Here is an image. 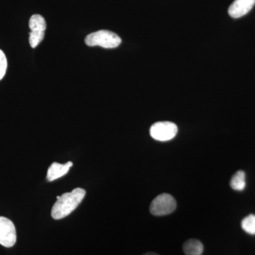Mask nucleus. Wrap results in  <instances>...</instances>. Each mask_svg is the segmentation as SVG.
<instances>
[{
    "mask_svg": "<svg viewBox=\"0 0 255 255\" xmlns=\"http://www.w3.org/2000/svg\"><path fill=\"white\" fill-rule=\"evenodd\" d=\"M86 195V191L82 188H76L71 192L65 193L61 196H57L51 211L53 219L60 220L67 217L80 205Z\"/></svg>",
    "mask_w": 255,
    "mask_h": 255,
    "instance_id": "1",
    "label": "nucleus"
},
{
    "mask_svg": "<svg viewBox=\"0 0 255 255\" xmlns=\"http://www.w3.org/2000/svg\"><path fill=\"white\" fill-rule=\"evenodd\" d=\"M85 43L88 46L115 48L122 43V39L114 32L107 31V30H100L87 36L85 38Z\"/></svg>",
    "mask_w": 255,
    "mask_h": 255,
    "instance_id": "2",
    "label": "nucleus"
},
{
    "mask_svg": "<svg viewBox=\"0 0 255 255\" xmlns=\"http://www.w3.org/2000/svg\"><path fill=\"white\" fill-rule=\"evenodd\" d=\"M177 208V203L173 196L168 194L157 196L151 203L150 211L156 216H166L172 214Z\"/></svg>",
    "mask_w": 255,
    "mask_h": 255,
    "instance_id": "3",
    "label": "nucleus"
},
{
    "mask_svg": "<svg viewBox=\"0 0 255 255\" xmlns=\"http://www.w3.org/2000/svg\"><path fill=\"white\" fill-rule=\"evenodd\" d=\"M178 128L175 124L169 122H157L150 129L151 137L159 141H168L177 135Z\"/></svg>",
    "mask_w": 255,
    "mask_h": 255,
    "instance_id": "4",
    "label": "nucleus"
},
{
    "mask_svg": "<svg viewBox=\"0 0 255 255\" xmlns=\"http://www.w3.org/2000/svg\"><path fill=\"white\" fill-rule=\"evenodd\" d=\"M29 43L31 48H35L43 41L46 28L45 18L39 14H34L29 20Z\"/></svg>",
    "mask_w": 255,
    "mask_h": 255,
    "instance_id": "5",
    "label": "nucleus"
},
{
    "mask_svg": "<svg viewBox=\"0 0 255 255\" xmlns=\"http://www.w3.org/2000/svg\"><path fill=\"white\" fill-rule=\"evenodd\" d=\"M16 242V231L14 223L7 218L0 216V245L11 248Z\"/></svg>",
    "mask_w": 255,
    "mask_h": 255,
    "instance_id": "6",
    "label": "nucleus"
},
{
    "mask_svg": "<svg viewBox=\"0 0 255 255\" xmlns=\"http://www.w3.org/2000/svg\"><path fill=\"white\" fill-rule=\"evenodd\" d=\"M255 4V0H235L228 9L231 17L238 18L248 14Z\"/></svg>",
    "mask_w": 255,
    "mask_h": 255,
    "instance_id": "7",
    "label": "nucleus"
},
{
    "mask_svg": "<svg viewBox=\"0 0 255 255\" xmlns=\"http://www.w3.org/2000/svg\"><path fill=\"white\" fill-rule=\"evenodd\" d=\"M73 165V163L72 162H68L64 164L53 162L48 169L47 180L48 182H53L58 178L63 177L68 173L69 169Z\"/></svg>",
    "mask_w": 255,
    "mask_h": 255,
    "instance_id": "8",
    "label": "nucleus"
},
{
    "mask_svg": "<svg viewBox=\"0 0 255 255\" xmlns=\"http://www.w3.org/2000/svg\"><path fill=\"white\" fill-rule=\"evenodd\" d=\"M183 251L185 255H201L204 252V246L198 240L190 239L184 243Z\"/></svg>",
    "mask_w": 255,
    "mask_h": 255,
    "instance_id": "9",
    "label": "nucleus"
},
{
    "mask_svg": "<svg viewBox=\"0 0 255 255\" xmlns=\"http://www.w3.org/2000/svg\"><path fill=\"white\" fill-rule=\"evenodd\" d=\"M246 184V173L243 171H238L231 179V187L234 190L243 191Z\"/></svg>",
    "mask_w": 255,
    "mask_h": 255,
    "instance_id": "10",
    "label": "nucleus"
},
{
    "mask_svg": "<svg viewBox=\"0 0 255 255\" xmlns=\"http://www.w3.org/2000/svg\"><path fill=\"white\" fill-rule=\"evenodd\" d=\"M241 226L246 233L255 235V215H250L245 218L242 221Z\"/></svg>",
    "mask_w": 255,
    "mask_h": 255,
    "instance_id": "11",
    "label": "nucleus"
},
{
    "mask_svg": "<svg viewBox=\"0 0 255 255\" xmlns=\"http://www.w3.org/2000/svg\"><path fill=\"white\" fill-rule=\"evenodd\" d=\"M7 68V60L4 52L0 50V80L4 78Z\"/></svg>",
    "mask_w": 255,
    "mask_h": 255,
    "instance_id": "12",
    "label": "nucleus"
},
{
    "mask_svg": "<svg viewBox=\"0 0 255 255\" xmlns=\"http://www.w3.org/2000/svg\"><path fill=\"white\" fill-rule=\"evenodd\" d=\"M143 255H159L156 254V253H145V254H144Z\"/></svg>",
    "mask_w": 255,
    "mask_h": 255,
    "instance_id": "13",
    "label": "nucleus"
}]
</instances>
